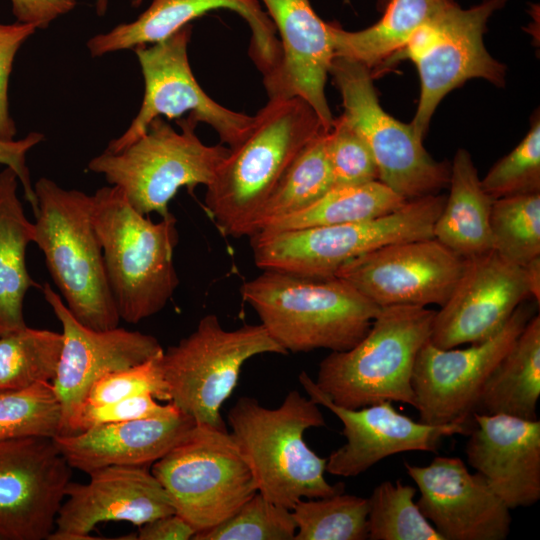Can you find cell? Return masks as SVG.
<instances>
[{
    "mask_svg": "<svg viewBox=\"0 0 540 540\" xmlns=\"http://www.w3.org/2000/svg\"><path fill=\"white\" fill-rule=\"evenodd\" d=\"M328 131L301 98H269L206 187L205 209L225 236H250L262 206L302 150Z\"/></svg>",
    "mask_w": 540,
    "mask_h": 540,
    "instance_id": "obj_1",
    "label": "cell"
},
{
    "mask_svg": "<svg viewBox=\"0 0 540 540\" xmlns=\"http://www.w3.org/2000/svg\"><path fill=\"white\" fill-rule=\"evenodd\" d=\"M240 291L287 353L348 350L365 336L381 310L337 276L262 270Z\"/></svg>",
    "mask_w": 540,
    "mask_h": 540,
    "instance_id": "obj_2",
    "label": "cell"
},
{
    "mask_svg": "<svg viewBox=\"0 0 540 540\" xmlns=\"http://www.w3.org/2000/svg\"><path fill=\"white\" fill-rule=\"evenodd\" d=\"M91 217L120 319L136 324L160 312L179 284V235L169 212L159 222L139 213L117 186L91 195Z\"/></svg>",
    "mask_w": 540,
    "mask_h": 540,
    "instance_id": "obj_3",
    "label": "cell"
},
{
    "mask_svg": "<svg viewBox=\"0 0 540 540\" xmlns=\"http://www.w3.org/2000/svg\"><path fill=\"white\" fill-rule=\"evenodd\" d=\"M227 419L258 492L270 502L291 510L301 499L344 491V484L327 482V458L305 442L307 429L325 426L319 405L311 398L291 390L279 407L267 408L244 396L229 410Z\"/></svg>",
    "mask_w": 540,
    "mask_h": 540,
    "instance_id": "obj_4",
    "label": "cell"
},
{
    "mask_svg": "<svg viewBox=\"0 0 540 540\" xmlns=\"http://www.w3.org/2000/svg\"><path fill=\"white\" fill-rule=\"evenodd\" d=\"M33 242L72 315L95 330L118 327L120 316L108 283L103 252L91 217V195L40 178Z\"/></svg>",
    "mask_w": 540,
    "mask_h": 540,
    "instance_id": "obj_5",
    "label": "cell"
},
{
    "mask_svg": "<svg viewBox=\"0 0 540 540\" xmlns=\"http://www.w3.org/2000/svg\"><path fill=\"white\" fill-rule=\"evenodd\" d=\"M434 310L381 308L365 336L319 364L316 387L334 404L356 409L390 401L415 408L412 377L416 357L429 341Z\"/></svg>",
    "mask_w": 540,
    "mask_h": 540,
    "instance_id": "obj_6",
    "label": "cell"
},
{
    "mask_svg": "<svg viewBox=\"0 0 540 540\" xmlns=\"http://www.w3.org/2000/svg\"><path fill=\"white\" fill-rule=\"evenodd\" d=\"M446 196L408 200L397 210L366 221L281 231L250 238L254 263L262 270L329 277L347 263L388 244L433 237Z\"/></svg>",
    "mask_w": 540,
    "mask_h": 540,
    "instance_id": "obj_7",
    "label": "cell"
},
{
    "mask_svg": "<svg viewBox=\"0 0 540 540\" xmlns=\"http://www.w3.org/2000/svg\"><path fill=\"white\" fill-rule=\"evenodd\" d=\"M177 122L181 132L155 118L133 143L119 152L105 150L91 159L88 169L120 188L139 213L167 215L179 189L207 187L229 153V147L204 144L190 119Z\"/></svg>",
    "mask_w": 540,
    "mask_h": 540,
    "instance_id": "obj_8",
    "label": "cell"
},
{
    "mask_svg": "<svg viewBox=\"0 0 540 540\" xmlns=\"http://www.w3.org/2000/svg\"><path fill=\"white\" fill-rule=\"evenodd\" d=\"M264 353L287 354L262 324L226 330L215 314L202 317L191 334L161 355L169 402L196 424L227 429L220 409L244 363Z\"/></svg>",
    "mask_w": 540,
    "mask_h": 540,
    "instance_id": "obj_9",
    "label": "cell"
},
{
    "mask_svg": "<svg viewBox=\"0 0 540 540\" xmlns=\"http://www.w3.org/2000/svg\"><path fill=\"white\" fill-rule=\"evenodd\" d=\"M151 472L166 490L175 513L196 531L230 517L258 492L257 483L227 429L195 424Z\"/></svg>",
    "mask_w": 540,
    "mask_h": 540,
    "instance_id": "obj_10",
    "label": "cell"
},
{
    "mask_svg": "<svg viewBox=\"0 0 540 540\" xmlns=\"http://www.w3.org/2000/svg\"><path fill=\"white\" fill-rule=\"evenodd\" d=\"M329 74L342 97V116L370 149L380 182L406 200L438 194L448 186L451 164L434 160L412 126L381 107L370 69L335 56Z\"/></svg>",
    "mask_w": 540,
    "mask_h": 540,
    "instance_id": "obj_11",
    "label": "cell"
},
{
    "mask_svg": "<svg viewBox=\"0 0 540 540\" xmlns=\"http://www.w3.org/2000/svg\"><path fill=\"white\" fill-rule=\"evenodd\" d=\"M190 38L189 24L162 41L134 48L145 83L143 101L129 127L109 143L106 151L123 150L143 135L157 117L178 120L186 113L194 123L210 125L229 148L246 136L254 116L218 104L200 87L188 59Z\"/></svg>",
    "mask_w": 540,
    "mask_h": 540,
    "instance_id": "obj_12",
    "label": "cell"
},
{
    "mask_svg": "<svg viewBox=\"0 0 540 540\" xmlns=\"http://www.w3.org/2000/svg\"><path fill=\"white\" fill-rule=\"evenodd\" d=\"M533 315L532 307L522 303L497 333L464 349H443L427 341L416 357L412 377L419 421L428 425L472 421L486 380Z\"/></svg>",
    "mask_w": 540,
    "mask_h": 540,
    "instance_id": "obj_13",
    "label": "cell"
},
{
    "mask_svg": "<svg viewBox=\"0 0 540 540\" xmlns=\"http://www.w3.org/2000/svg\"><path fill=\"white\" fill-rule=\"evenodd\" d=\"M465 262L430 237L378 248L347 263L335 276L380 308L441 307L454 290Z\"/></svg>",
    "mask_w": 540,
    "mask_h": 540,
    "instance_id": "obj_14",
    "label": "cell"
},
{
    "mask_svg": "<svg viewBox=\"0 0 540 540\" xmlns=\"http://www.w3.org/2000/svg\"><path fill=\"white\" fill-rule=\"evenodd\" d=\"M52 438L0 441V540L48 539L71 481Z\"/></svg>",
    "mask_w": 540,
    "mask_h": 540,
    "instance_id": "obj_15",
    "label": "cell"
},
{
    "mask_svg": "<svg viewBox=\"0 0 540 540\" xmlns=\"http://www.w3.org/2000/svg\"><path fill=\"white\" fill-rule=\"evenodd\" d=\"M42 291L62 325V350L52 384L62 408L60 435H70L97 380L110 372L143 363L161 354L163 348L154 336L139 331L89 328L72 315L49 283L44 284Z\"/></svg>",
    "mask_w": 540,
    "mask_h": 540,
    "instance_id": "obj_16",
    "label": "cell"
},
{
    "mask_svg": "<svg viewBox=\"0 0 540 540\" xmlns=\"http://www.w3.org/2000/svg\"><path fill=\"white\" fill-rule=\"evenodd\" d=\"M507 1L484 0L467 9L456 2L437 15L432 44L413 61L421 92L410 125L420 138H424L444 96L467 80L482 78L496 86L505 84V66L489 54L483 35L489 18Z\"/></svg>",
    "mask_w": 540,
    "mask_h": 540,
    "instance_id": "obj_17",
    "label": "cell"
},
{
    "mask_svg": "<svg viewBox=\"0 0 540 540\" xmlns=\"http://www.w3.org/2000/svg\"><path fill=\"white\" fill-rule=\"evenodd\" d=\"M299 381L309 398L336 415L343 425L346 443L326 461V472L357 476L379 461L408 451L435 452L444 437L470 432L472 421L428 425L398 412L390 401L350 409L331 402L302 371Z\"/></svg>",
    "mask_w": 540,
    "mask_h": 540,
    "instance_id": "obj_18",
    "label": "cell"
},
{
    "mask_svg": "<svg viewBox=\"0 0 540 540\" xmlns=\"http://www.w3.org/2000/svg\"><path fill=\"white\" fill-rule=\"evenodd\" d=\"M528 298L521 266L494 250L466 259L450 297L435 312L429 341L443 349L484 341Z\"/></svg>",
    "mask_w": 540,
    "mask_h": 540,
    "instance_id": "obj_19",
    "label": "cell"
},
{
    "mask_svg": "<svg viewBox=\"0 0 540 540\" xmlns=\"http://www.w3.org/2000/svg\"><path fill=\"white\" fill-rule=\"evenodd\" d=\"M420 492L417 504L443 540H504L510 508L459 457L437 456L426 466L404 463Z\"/></svg>",
    "mask_w": 540,
    "mask_h": 540,
    "instance_id": "obj_20",
    "label": "cell"
},
{
    "mask_svg": "<svg viewBox=\"0 0 540 540\" xmlns=\"http://www.w3.org/2000/svg\"><path fill=\"white\" fill-rule=\"evenodd\" d=\"M149 466H108L89 473L84 484L69 482L48 540L92 539L99 523L126 521L138 527L175 513Z\"/></svg>",
    "mask_w": 540,
    "mask_h": 540,
    "instance_id": "obj_21",
    "label": "cell"
},
{
    "mask_svg": "<svg viewBox=\"0 0 540 540\" xmlns=\"http://www.w3.org/2000/svg\"><path fill=\"white\" fill-rule=\"evenodd\" d=\"M280 35V59L263 79L269 98H301L329 130L334 122L325 84L335 57L330 23L310 0H262Z\"/></svg>",
    "mask_w": 540,
    "mask_h": 540,
    "instance_id": "obj_22",
    "label": "cell"
},
{
    "mask_svg": "<svg viewBox=\"0 0 540 540\" xmlns=\"http://www.w3.org/2000/svg\"><path fill=\"white\" fill-rule=\"evenodd\" d=\"M468 464L510 508L540 499V421L473 413Z\"/></svg>",
    "mask_w": 540,
    "mask_h": 540,
    "instance_id": "obj_23",
    "label": "cell"
},
{
    "mask_svg": "<svg viewBox=\"0 0 540 540\" xmlns=\"http://www.w3.org/2000/svg\"><path fill=\"white\" fill-rule=\"evenodd\" d=\"M230 9L238 13L251 29L250 55L268 77L280 59V43L276 28L258 0H152L150 6L134 21L121 23L106 33L97 34L87 42L91 56L131 49L162 41L192 20L215 9Z\"/></svg>",
    "mask_w": 540,
    "mask_h": 540,
    "instance_id": "obj_24",
    "label": "cell"
},
{
    "mask_svg": "<svg viewBox=\"0 0 540 540\" xmlns=\"http://www.w3.org/2000/svg\"><path fill=\"white\" fill-rule=\"evenodd\" d=\"M195 424L179 413L99 424L53 440L71 468L89 474L108 466H150L177 445Z\"/></svg>",
    "mask_w": 540,
    "mask_h": 540,
    "instance_id": "obj_25",
    "label": "cell"
},
{
    "mask_svg": "<svg viewBox=\"0 0 540 540\" xmlns=\"http://www.w3.org/2000/svg\"><path fill=\"white\" fill-rule=\"evenodd\" d=\"M448 186L450 192L434 224L433 238L464 259L493 250V199L483 189L472 157L465 149L455 153Z\"/></svg>",
    "mask_w": 540,
    "mask_h": 540,
    "instance_id": "obj_26",
    "label": "cell"
},
{
    "mask_svg": "<svg viewBox=\"0 0 540 540\" xmlns=\"http://www.w3.org/2000/svg\"><path fill=\"white\" fill-rule=\"evenodd\" d=\"M18 178L6 167L0 172V334L26 326L23 301L27 291L42 287L26 266V249L33 242L34 224L17 197Z\"/></svg>",
    "mask_w": 540,
    "mask_h": 540,
    "instance_id": "obj_27",
    "label": "cell"
},
{
    "mask_svg": "<svg viewBox=\"0 0 540 540\" xmlns=\"http://www.w3.org/2000/svg\"><path fill=\"white\" fill-rule=\"evenodd\" d=\"M540 397V317L533 315L486 380L477 414H505L536 420Z\"/></svg>",
    "mask_w": 540,
    "mask_h": 540,
    "instance_id": "obj_28",
    "label": "cell"
},
{
    "mask_svg": "<svg viewBox=\"0 0 540 540\" xmlns=\"http://www.w3.org/2000/svg\"><path fill=\"white\" fill-rule=\"evenodd\" d=\"M456 0H389L372 26L346 31L330 23L335 56L355 60L370 71L399 51L424 24Z\"/></svg>",
    "mask_w": 540,
    "mask_h": 540,
    "instance_id": "obj_29",
    "label": "cell"
},
{
    "mask_svg": "<svg viewBox=\"0 0 540 540\" xmlns=\"http://www.w3.org/2000/svg\"><path fill=\"white\" fill-rule=\"evenodd\" d=\"M407 201L379 180L358 185L333 186L309 206L277 219L259 231H281L366 221L389 214Z\"/></svg>",
    "mask_w": 540,
    "mask_h": 540,
    "instance_id": "obj_30",
    "label": "cell"
},
{
    "mask_svg": "<svg viewBox=\"0 0 540 540\" xmlns=\"http://www.w3.org/2000/svg\"><path fill=\"white\" fill-rule=\"evenodd\" d=\"M326 135L322 131L316 136L288 168L259 211L252 234L309 206L334 186Z\"/></svg>",
    "mask_w": 540,
    "mask_h": 540,
    "instance_id": "obj_31",
    "label": "cell"
},
{
    "mask_svg": "<svg viewBox=\"0 0 540 540\" xmlns=\"http://www.w3.org/2000/svg\"><path fill=\"white\" fill-rule=\"evenodd\" d=\"M62 344V333L27 325L0 334V392L52 382Z\"/></svg>",
    "mask_w": 540,
    "mask_h": 540,
    "instance_id": "obj_32",
    "label": "cell"
},
{
    "mask_svg": "<svg viewBox=\"0 0 540 540\" xmlns=\"http://www.w3.org/2000/svg\"><path fill=\"white\" fill-rule=\"evenodd\" d=\"M368 498L344 491L321 498L301 499L291 509L294 540L368 539Z\"/></svg>",
    "mask_w": 540,
    "mask_h": 540,
    "instance_id": "obj_33",
    "label": "cell"
},
{
    "mask_svg": "<svg viewBox=\"0 0 540 540\" xmlns=\"http://www.w3.org/2000/svg\"><path fill=\"white\" fill-rule=\"evenodd\" d=\"M416 489L383 481L368 498L367 531L370 540H443L414 501Z\"/></svg>",
    "mask_w": 540,
    "mask_h": 540,
    "instance_id": "obj_34",
    "label": "cell"
},
{
    "mask_svg": "<svg viewBox=\"0 0 540 540\" xmlns=\"http://www.w3.org/2000/svg\"><path fill=\"white\" fill-rule=\"evenodd\" d=\"M490 230L493 250L509 262L540 257V192L493 200Z\"/></svg>",
    "mask_w": 540,
    "mask_h": 540,
    "instance_id": "obj_35",
    "label": "cell"
},
{
    "mask_svg": "<svg viewBox=\"0 0 540 540\" xmlns=\"http://www.w3.org/2000/svg\"><path fill=\"white\" fill-rule=\"evenodd\" d=\"M62 408L52 382L0 392V441L61 434Z\"/></svg>",
    "mask_w": 540,
    "mask_h": 540,
    "instance_id": "obj_36",
    "label": "cell"
},
{
    "mask_svg": "<svg viewBox=\"0 0 540 540\" xmlns=\"http://www.w3.org/2000/svg\"><path fill=\"white\" fill-rule=\"evenodd\" d=\"M296 529L290 509L257 492L224 521L198 531L193 540H293Z\"/></svg>",
    "mask_w": 540,
    "mask_h": 540,
    "instance_id": "obj_37",
    "label": "cell"
},
{
    "mask_svg": "<svg viewBox=\"0 0 540 540\" xmlns=\"http://www.w3.org/2000/svg\"><path fill=\"white\" fill-rule=\"evenodd\" d=\"M493 199L540 192V122L537 117L520 143L481 179Z\"/></svg>",
    "mask_w": 540,
    "mask_h": 540,
    "instance_id": "obj_38",
    "label": "cell"
},
{
    "mask_svg": "<svg viewBox=\"0 0 540 540\" xmlns=\"http://www.w3.org/2000/svg\"><path fill=\"white\" fill-rule=\"evenodd\" d=\"M326 147L334 186L378 180L373 155L361 136L341 115L327 131Z\"/></svg>",
    "mask_w": 540,
    "mask_h": 540,
    "instance_id": "obj_39",
    "label": "cell"
},
{
    "mask_svg": "<svg viewBox=\"0 0 540 540\" xmlns=\"http://www.w3.org/2000/svg\"><path fill=\"white\" fill-rule=\"evenodd\" d=\"M162 353L143 363L104 375L92 385L84 405H103L141 394L169 402V391L160 364Z\"/></svg>",
    "mask_w": 540,
    "mask_h": 540,
    "instance_id": "obj_40",
    "label": "cell"
},
{
    "mask_svg": "<svg viewBox=\"0 0 540 540\" xmlns=\"http://www.w3.org/2000/svg\"><path fill=\"white\" fill-rule=\"evenodd\" d=\"M179 413L181 412L173 403L159 404L150 394L136 395L103 405H83L73 434L104 423L168 417Z\"/></svg>",
    "mask_w": 540,
    "mask_h": 540,
    "instance_id": "obj_41",
    "label": "cell"
},
{
    "mask_svg": "<svg viewBox=\"0 0 540 540\" xmlns=\"http://www.w3.org/2000/svg\"><path fill=\"white\" fill-rule=\"evenodd\" d=\"M37 29L20 22L0 23V141L14 140L16 126L9 112L8 84L15 55Z\"/></svg>",
    "mask_w": 540,
    "mask_h": 540,
    "instance_id": "obj_42",
    "label": "cell"
},
{
    "mask_svg": "<svg viewBox=\"0 0 540 540\" xmlns=\"http://www.w3.org/2000/svg\"><path fill=\"white\" fill-rule=\"evenodd\" d=\"M43 139L42 133L31 132L20 140L0 141V165H5L15 172L23 188L25 199L30 203L34 214L37 212L38 204L26 164V155Z\"/></svg>",
    "mask_w": 540,
    "mask_h": 540,
    "instance_id": "obj_43",
    "label": "cell"
},
{
    "mask_svg": "<svg viewBox=\"0 0 540 540\" xmlns=\"http://www.w3.org/2000/svg\"><path fill=\"white\" fill-rule=\"evenodd\" d=\"M17 22L46 29L58 17L69 13L77 0H10Z\"/></svg>",
    "mask_w": 540,
    "mask_h": 540,
    "instance_id": "obj_44",
    "label": "cell"
},
{
    "mask_svg": "<svg viewBox=\"0 0 540 540\" xmlns=\"http://www.w3.org/2000/svg\"><path fill=\"white\" fill-rule=\"evenodd\" d=\"M196 529L176 513L155 518L139 527L138 540H189Z\"/></svg>",
    "mask_w": 540,
    "mask_h": 540,
    "instance_id": "obj_45",
    "label": "cell"
},
{
    "mask_svg": "<svg viewBox=\"0 0 540 540\" xmlns=\"http://www.w3.org/2000/svg\"><path fill=\"white\" fill-rule=\"evenodd\" d=\"M525 284L530 297L537 305L540 302V257H536L522 266Z\"/></svg>",
    "mask_w": 540,
    "mask_h": 540,
    "instance_id": "obj_46",
    "label": "cell"
},
{
    "mask_svg": "<svg viewBox=\"0 0 540 540\" xmlns=\"http://www.w3.org/2000/svg\"><path fill=\"white\" fill-rule=\"evenodd\" d=\"M109 6V0H96L95 7L96 13L98 16H103L106 14Z\"/></svg>",
    "mask_w": 540,
    "mask_h": 540,
    "instance_id": "obj_47",
    "label": "cell"
},
{
    "mask_svg": "<svg viewBox=\"0 0 540 540\" xmlns=\"http://www.w3.org/2000/svg\"><path fill=\"white\" fill-rule=\"evenodd\" d=\"M143 0H131V5L134 7L139 6Z\"/></svg>",
    "mask_w": 540,
    "mask_h": 540,
    "instance_id": "obj_48",
    "label": "cell"
},
{
    "mask_svg": "<svg viewBox=\"0 0 540 540\" xmlns=\"http://www.w3.org/2000/svg\"><path fill=\"white\" fill-rule=\"evenodd\" d=\"M389 0H382V4L385 6Z\"/></svg>",
    "mask_w": 540,
    "mask_h": 540,
    "instance_id": "obj_49",
    "label": "cell"
}]
</instances>
